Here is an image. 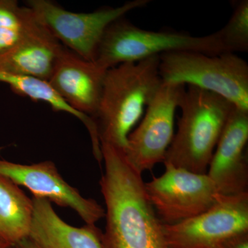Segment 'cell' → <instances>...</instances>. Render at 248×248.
<instances>
[{"label":"cell","instance_id":"1","mask_svg":"<svg viewBox=\"0 0 248 248\" xmlns=\"http://www.w3.org/2000/svg\"><path fill=\"white\" fill-rule=\"evenodd\" d=\"M100 144L104 172L99 184L106 204L103 248H169L142 173L123 150L107 142Z\"/></svg>","mask_w":248,"mask_h":248},{"label":"cell","instance_id":"2","mask_svg":"<svg viewBox=\"0 0 248 248\" xmlns=\"http://www.w3.org/2000/svg\"><path fill=\"white\" fill-rule=\"evenodd\" d=\"M162 84L159 55L108 70L94 119L99 141L124 151L129 134Z\"/></svg>","mask_w":248,"mask_h":248},{"label":"cell","instance_id":"3","mask_svg":"<svg viewBox=\"0 0 248 248\" xmlns=\"http://www.w3.org/2000/svg\"><path fill=\"white\" fill-rule=\"evenodd\" d=\"M179 108L182 116L164 164L206 174L218 140L236 107L215 93L187 86Z\"/></svg>","mask_w":248,"mask_h":248},{"label":"cell","instance_id":"4","mask_svg":"<svg viewBox=\"0 0 248 248\" xmlns=\"http://www.w3.org/2000/svg\"><path fill=\"white\" fill-rule=\"evenodd\" d=\"M159 73L163 82L210 91L248 111V65L236 54L169 52L159 55Z\"/></svg>","mask_w":248,"mask_h":248},{"label":"cell","instance_id":"5","mask_svg":"<svg viewBox=\"0 0 248 248\" xmlns=\"http://www.w3.org/2000/svg\"><path fill=\"white\" fill-rule=\"evenodd\" d=\"M181 50L210 55L223 53L215 32L196 37L176 31L144 30L123 17L107 28L98 47L94 62L108 70L122 63Z\"/></svg>","mask_w":248,"mask_h":248},{"label":"cell","instance_id":"6","mask_svg":"<svg viewBox=\"0 0 248 248\" xmlns=\"http://www.w3.org/2000/svg\"><path fill=\"white\" fill-rule=\"evenodd\" d=\"M149 0H133L118 7L91 13L67 11L48 0H29L27 6L63 46L88 61L94 62L107 28L127 13L146 6Z\"/></svg>","mask_w":248,"mask_h":248},{"label":"cell","instance_id":"7","mask_svg":"<svg viewBox=\"0 0 248 248\" xmlns=\"http://www.w3.org/2000/svg\"><path fill=\"white\" fill-rule=\"evenodd\" d=\"M169 248H231L248 237V192L223 195L212 208L184 221L163 223Z\"/></svg>","mask_w":248,"mask_h":248},{"label":"cell","instance_id":"8","mask_svg":"<svg viewBox=\"0 0 248 248\" xmlns=\"http://www.w3.org/2000/svg\"><path fill=\"white\" fill-rule=\"evenodd\" d=\"M160 177L145 183L148 199L164 224L172 225L212 208L222 195L207 174L170 165Z\"/></svg>","mask_w":248,"mask_h":248},{"label":"cell","instance_id":"9","mask_svg":"<svg viewBox=\"0 0 248 248\" xmlns=\"http://www.w3.org/2000/svg\"><path fill=\"white\" fill-rule=\"evenodd\" d=\"M184 85L163 82L146 108L141 123L129 134L124 153L141 173L164 162L174 137V115L185 93Z\"/></svg>","mask_w":248,"mask_h":248},{"label":"cell","instance_id":"10","mask_svg":"<svg viewBox=\"0 0 248 248\" xmlns=\"http://www.w3.org/2000/svg\"><path fill=\"white\" fill-rule=\"evenodd\" d=\"M0 175L24 186L33 197L46 199L74 210L88 225H95L105 217V209L96 201L86 198L62 177L51 161L22 164L0 159Z\"/></svg>","mask_w":248,"mask_h":248},{"label":"cell","instance_id":"11","mask_svg":"<svg viewBox=\"0 0 248 248\" xmlns=\"http://www.w3.org/2000/svg\"><path fill=\"white\" fill-rule=\"evenodd\" d=\"M107 71L63 46L48 82L72 108L94 120Z\"/></svg>","mask_w":248,"mask_h":248},{"label":"cell","instance_id":"12","mask_svg":"<svg viewBox=\"0 0 248 248\" xmlns=\"http://www.w3.org/2000/svg\"><path fill=\"white\" fill-rule=\"evenodd\" d=\"M248 111L235 108L214 153L206 174L222 195L248 192Z\"/></svg>","mask_w":248,"mask_h":248},{"label":"cell","instance_id":"13","mask_svg":"<svg viewBox=\"0 0 248 248\" xmlns=\"http://www.w3.org/2000/svg\"><path fill=\"white\" fill-rule=\"evenodd\" d=\"M63 47L29 8L22 38L12 48L0 53V75L48 81Z\"/></svg>","mask_w":248,"mask_h":248},{"label":"cell","instance_id":"14","mask_svg":"<svg viewBox=\"0 0 248 248\" xmlns=\"http://www.w3.org/2000/svg\"><path fill=\"white\" fill-rule=\"evenodd\" d=\"M29 237L41 248H103L102 232L95 225L77 228L59 216L46 199L33 197Z\"/></svg>","mask_w":248,"mask_h":248},{"label":"cell","instance_id":"15","mask_svg":"<svg viewBox=\"0 0 248 248\" xmlns=\"http://www.w3.org/2000/svg\"><path fill=\"white\" fill-rule=\"evenodd\" d=\"M33 202L19 186L0 175V239L11 246L29 238Z\"/></svg>","mask_w":248,"mask_h":248},{"label":"cell","instance_id":"16","mask_svg":"<svg viewBox=\"0 0 248 248\" xmlns=\"http://www.w3.org/2000/svg\"><path fill=\"white\" fill-rule=\"evenodd\" d=\"M223 53L248 51V1L235 2L231 19L219 31L215 32Z\"/></svg>","mask_w":248,"mask_h":248},{"label":"cell","instance_id":"17","mask_svg":"<svg viewBox=\"0 0 248 248\" xmlns=\"http://www.w3.org/2000/svg\"><path fill=\"white\" fill-rule=\"evenodd\" d=\"M29 9L15 0H0V29L22 30Z\"/></svg>","mask_w":248,"mask_h":248},{"label":"cell","instance_id":"18","mask_svg":"<svg viewBox=\"0 0 248 248\" xmlns=\"http://www.w3.org/2000/svg\"><path fill=\"white\" fill-rule=\"evenodd\" d=\"M22 37V30L0 29V53L12 48L17 45Z\"/></svg>","mask_w":248,"mask_h":248},{"label":"cell","instance_id":"19","mask_svg":"<svg viewBox=\"0 0 248 248\" xmlns=\"http://www.w3.org/2000/svg\"><path fill=\"white\" fill-rule=\"evenodd\" d=\"M13 248H41L38 245L35 244L30 238L22 240L20 242L15 245Z\"/></svg>","mask_w":248,"mask_h":248},{"label":"cell","instance_id":"20","mask_svg":"<svg viewBox=\"0 0 248 248\" xmlns=\"http://www.w3.org/2000/svg\"><path fill=\"white\" fill-rule=\"evenodd\" d=\"M231 248H248V237L239 240L235 243Z\"/></svg>","mask_w":248,"mask_h":248},{"label":"cell","instance_id":"21","mask_svg":"<svg viewBox=\"0 0 248 248\" xmlns=\"http://www.w3.org/2000/svg\"><path fill=\"white\" fill-rule=\"evenodd\" d=\"M13 247L14 246H11L9 243L6 242V241L0 239V248H13Z\"/></svg>","mask_w":248,"mask_h":248}]
</instances>
